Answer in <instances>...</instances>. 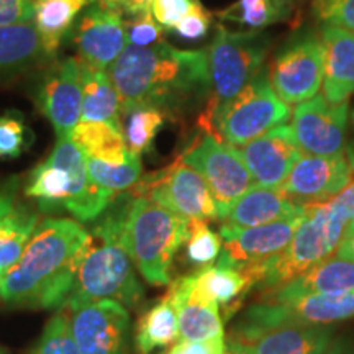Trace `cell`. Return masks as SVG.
<instances>
[{
	"label": "cell",
	"instance_id": "6da1fadb",
	"mask_svg": "<svg viewBox=\"0 0 354 354\" xmlns=\"http://www.w3.org/2000/svg\"><path fill=\"white\" fill-rule=\"evenodd\" d=\"M120 99V113L153 107L167 117L210 99L205 50H177L165 39L153 46L128 44L109 69Z\"/></svg>",
	"mask_w": 354,
	"mask_h": 354
},
{
	"label": "cell",
	"instance_id": "7a4b0ae2",
	"mask_svg": "<svg viewBox=\"0 0 354 354\" xmlns=\"http://www.w3.org/2000/svg\"><path fill=\"white\" fill-rule=\"evenodd\" d=\"M88 243L91 233L79 221L43 220L19 263L0 279V297L15 307H64Z\"/></svg>",
	"mask_w": 354,
	"mask_h": 354
},
{
	"label": "cell",
	"instance_id": "3957f363",
	"mask_svg": "<svg viewBox=\"0 0 354 354\" xmlns=\"http://www.w3.org/2000/svg\"><path fill=\"white\" fill-rule=\"evenodd\" d=\"M128 194L118 196L104 212L91 233L86 254L66 307L115 300L123 307H136L143 299V287L133 271V261L125 245V214Z\"/></svg>",
	"mask_w": 354,
	"mask_h": 354
},
{
	"label": "cell",
	"instance_id": "277c9868",
	"mask_svg": "<svg viewBox=\"0 0 354 354\" xmlns=\"http://www.w3.org/2000/svg\"><path fill=\"white\" fill-rule=\"evenodd\" d=\"M25 194L43 212L66 210L79 223L99 218L113 202L91 184L86 156L68 136L57 138L50 156L33 167Z\"/></svg>",
	"mask_w": 354,
	"mask_h": 354
},
{
	"label": "cell",
	"instance_id": "5b68a950",
	"mask_svg": "<svg viewBox=\"0 0 354 354\" xmlns=\"http://www.w3.org/2000/svg\"><path fill=\"white\" fill-rule=\"evenodd\" d=\"M190 221L172 214L148 197L128 194L125 245L133 264L153 286L171 284V266L180 246L187 241Z\"/></svg>",
	"mask_w": 354,
	"mask_h": 354
},
{
	"label": "cell",
	"instance_id": "8992f818",
	"mask_svg": "<svg viewBox=\"0 0 354 354\" xmlns=\"http://www.w3.org/2000/svg\"><path fill=\"white\" fill-rule=\"evenodd\" d=\"M349 221L333 201L307 203V212L289 246L266 263L256 264L258 287L264 292L277 289L335 256Z\"/></svg>",
	"mask_w": 354,
	"mask_h": 354
},
{
	"label": "cell",
	"instance_id": "52a82bcc",
	"mask_svg": "<svg viewBox=\"0 0 354 354\" xmlns=\"http://www.w3.org/2000/svg\"><path fill=\"white\" fill-rule=\"evenodd\" d=\"M271 44V37L258 30L232 32L223 25L216 26L215 37L207 51L210 99L202 115L205 130H212L215 118L264 69Z\"/></svg>",
	"mask_w": 354,
	"mask_h": 354
},
{
	"label": "cell",
	"instance_id": "ba28073f",
	"mask_svg": "<svg viewBox=\"0 0 354 354\" xmlns=\"http://www.w3.org/2000/svg\"><path fill=\"white\" fill-rule=\"evenodd\" d=\"M290 115L289 105L272 91L264 68L215 118L212 128L225 143L243 148L272 128L284 125Z\"/></svg>",
	"mask_w": 354,
	"mask_h": 354
},
{
	"label": "cell",
	"instance_id": "9c48e42d",
	"mask_svg": "<svg viewBox=\"0 0 354 354\" xmlns=\"http://www.w3.org/2000/svg\"><path fill=\"white\" fill-rule=\"evenodd\" d=\"M325 46L317 30H302L287 39L268 69L272 91L284 104H302L320 91Z\"/></svg>",
	"mask_w": 354,
	"mask_h": 354
},
{
	"label": "cell",
	"instance_id": "30bf717a",
	"mask_svg": "<svg viewBox=\"0 0 354 354\" xmlns=\"http://www.w3.org/2000/svg\"><path fill=\"white\" fill-rule=\"evenodd\" d=\"M180 161L196 169L209 185L220 218L251 185L253 177L234 146L225 143L214 131H207L190 146Z\"/></svg>",
	"mask_w": 354,
	"mask_h": 354
},
{
	"label": "cell",
	"instance_id": "8fae6325",
	"mask_svg": "<svg viewBox=\"0 0 354 354\" xmlns=\"http://www.w3.org/2000/svg\"><path fill=\"white\" fill-rule=\"evenodd\" d=\"M133 196L151 198L189 221L220 220L209 185L196 169L180 159L166 169L140 179Z\"/></svg>",
	"mask_w": 354,
	"mask_h": 354
},
{
	"label": "cell",
	"instance_id": "7c38bea8",
	"mask_svg": "<svg viewBox=\"0 0 354 354\" xmlns=\"http://www.w3.org/2000/svg\"><path fill=\"white\" fill-rule=\"evenodd\" d=\"M331 335L330 325H245L238 322L225 339V346L228 354H325Z\"/></svg>",
	"mask_w": 354,
	"mask_h": 354
},
{
	"label": "cell",
	"instance_id": "4fadbf2b",
	"mask_svg": "<svg viewBox=\"0 0 354 354\" xmlns=\"http://www.w3.org/2000/svg\"><path fill=\"white\" fill-rule=\"evenodd\" d=\"M292 133L299 148L315 156L344 154L349 102L331 104L323 95L297 104L292 112Z\"/></svg>",
	"mask_w": 354,
	"mask_h": 354
},
{
	"label": "cell",
	"instance_id": "5bb4252c",
	"mask_svg": "<svg viewBox=\"0 0 354 354\" xmlns=\"http://www.w3.org/2000/svg\"><path fill=\"white\" fill-rule=\"evenodd\" d=\"M354 317V292L348 294H310L287 300H268L251 305L241 317L245 325L307 323L331 325Z\"/></svg>",
	"mask_w": 354,
	"mask_h": 354
},
{
	"label": "cell",
	"instance_id": "9a60e30c",
	"mask_svg": "<svg viewBox=\"0 0 354 354\" xmlns=\"http://www.w3.org/2000/svg\"><path fill=\"white\" fill-rule=\"evenodd\" d=\"M69 37L81 63L104 71H109L128 46L127 21L122 13L97 0L79 15Z\"/></svg>",
	"mask_w": 354,
	"mask_h": 354
},
{
	"label": "cell",
	"instance_id": "2e32d148",
	"mask_svg": "<svg viewBox=\"0 0 354 354\" xmlns=\"http://www.w3.org/2000/svg\"><path fill=\"white\" fill-rule=\"evenodd\" d=\"M69 328L81 354H123L130 315L115 300H97L69 308Z\"/></svg>",
	"mask_w": 354,
	"mask_h": 354
},
{
	"label": "cell",
	"instance_id": "e0dca14e",
	"mask_svg": "<svg viewBox=\"0 0 354 354\" xmlns=\"http://www.w3.org/2000/svg\"><path fill=\"white\" fill-rule=\"evenodd\" d=\"M37 102L57 138H71L82 117V71L77 57L51 64L38 84Z\"/></svg>",
	"mask_w": 354,
	"mask_h": 354
},
{
	"label": "cell",
	"instance_id": "ac0fdd59",
	"mask_svg": "<svg viewBox=\"0 0 354 354\" xmlns=\"http://www.w3.org/2000/svg\"><path fill=\"white\" fill-rule=\"evenodd\" d=\"M354 169L344 154L315 156L302 153L281 190L299 203H322L338 196L353 180Z\"/></svg>",
	"mask_w": 354,
	"mask_h": 354
},
{
	"label": "cell",
	"instance_id": "d6986e66",
	"mask_svg": "<svg viewBox=\"0 0 354 354\" xmlns=\"http://www.w3.org/2000/svg\"><path fill=\"white\" fill-rule=\"evenodd\" d=\"M304 215L251 228H234L221 223L218 234L223 241V253L218 263L234 268L266 263L289 246Z\"/></svg>",
	"mask_w": 354,
	"mask_h": 354
},
{
	"label": "cell",
	"instance_id": "ffe728a7",
	"mask_svg": "<svg viewBox=\"0 0 354 354\" xmlns=\"http://www.w3.org/2000/svg\"><path fill=\"white\" fill-rule=\"evenodd\" d=\"M240 156L261 187L281 189L297 159L302 156L290 125H279L238 149Z\"/></svg>",
	"mask_w": 354,
	"mask_h": 354
},
{
	"label": "cell",
	"instance_id": "44dd1931",
	"mask_svg": "<svg viewBox=\"0 0 354 354\" xmlns=\"http://www.w3.org/2000/svg\"><path fill=\"white\" fill-rule=\"evenodd\" d=\"M169 292L179 318V342L202 343L225 338L218 304L203 294L196 282V274L177 279Z\"/></svg>",
	"mask_w": 354,
	"mask_h": 354
},
{
	"label": "cell",
	"instance_id": "7402d4cb",
	"mask_svg": "<svg viewBox=\"0 0 354 354\" xmlns=\"http://www.w3.org/2000/svg\"><path fill=\"white\" fill-rule=\"evenodd\" d=\"M307 212V203H299L287 197L281 189L251 185L234 201L221 216V223L234 228H251L300 216Z\"/></svg>",
	"mask_w": 354,
	"mask_h": 354
},
{
	"label": "cell",
	"instance_id": "603a6c76",
	"mask_svg": "<svg viewBox=\"0 0 354 354\" xmlns=\"http://www.w3.org/2000/svg\"><path fill=\"white\" fill-rule=\"evenodd\" d=\"M325 46V74L323 92L331 104L349 102L354 95V33L342 26H322Z\"/></svg>",
	"mask_w": 354,
	"mask_h": 354
},
{
	"label": "cell",
	"instance_id": "cb8c5ba5",
	"mask_svg": "<svg viewBox=\"0 0 354 354\" xmlns=\"http://www.w3.org/2000/svg\"><path fill=\"white\" fill-rule=\"evenodd\" d=\"M354 292V263L331 256L277 289L266 292L268 300H287L310 294Z\"/></svg>",
	"mask_w": 354,
	"mask_h": 354
},
{
	"label": "cell",
	"instance_id": "d4e9b609",
	"mask_svg": "<svg viewBox=\"0 0 354 354\" xmlns=\"http://www.w3.org/2000/svg\"><path fill=\"white\" fill-rule=\"evenodd\" d=\"M51 59L55 57L48 55L33 21L0 26V77L25 73Z\"/></svg>",
	"mask_w": 354,
	"mask_h": 354
},
{
	"label": "cell",
	"instance_id": "484cf974",
	"mask_svg": "<svg viewBox=\"0 0 354 354\" xmlns=\"http://www.w3.org/2000/svg\"><path fill=\"white\" fill-rule=\"evenodd\" d=\"M196 282L203 294L228 310L230 313L236 310V302H241L243 297L251 287L258 286V276L253 266L234 268V266L216 263L207 266L196 272Z\"/></svg>",
	"mask_w": 354,
	"mask_h": 354
},
{
	"label": "cell",
	"instance_id": "4316f807",
	"mask_svg": "<svg viewBox=\"0 0 354 354\" xmlns=\"http://www.w3.org/2000/svg\"><path fill=\"white\" fill-rule=\"evenodd\" d=\"M92 2L95 0H37L33 25L51 57L56 56L63 39L73 32L79 15Z\"/></svg>",
	"mask_w": 354,
	"mask_h": 354
},
{
	"label": "cell",
	"instance_id": "83f0119b",
	"mask_svg": "<svg viewBox=\"0 0 354 354\" xmlns=\"http://www.w3.org/2000/svg\"><path fill=\"white\" fill-rule=\"evenodd\" d=\"M81 63V61H79ZM82 71V117L81 122H105L122 128L120 99L109 71L81 63Z\"/></svg>",
	"mask_w": 354,
	"mask_h": 354
},
{
	"label": "cell",
	"instance_id": "f1b7e54d",
	"mask_svg": "<svg viewBox=\"0 0 354 354\" xmlns=\"http://www.w3.org/2000/svg\"><path fill=\"white\" fill-rule=\"evenodd\" d=\"M179 342V318L169 290L151 308L146 310L136 326V348L140 354H153Z\"/></svg>",
	"mask_w": 354,
	"mask_h": 354
},
{
	"label": "cell",
	"instance_id": "f546056e",
	"mask_svg": "<svg viewBox=\"0 0 354 354\" xmlns=\"http://www.w3.org/2000/svg\"><path fill=\"white\" fill-rule=\"evenodd\" d=\"M71 140L86 158H97L102 161L118 162L128 158V149L122 128L105 122H79Z\"/></svg>",
	"mask_w": 354,
	"mask_h": 354
},
{
	"label": "cell",
	"instance_id": "4dcf8cb0",
	"mask_svg": "<svg viewBox=\"0 0 354 354\" xmlns=\"http://www.w3.org/2000/svg\"><path fill=\"white\" fill-rule=\"evenodd\" d=\"M86 165L91 184L112 201L118 197V194L135 187L143 172L141 159L135 153H130L127 159L118 162L86 158Z\"/></svg>",
	"mask_w": 354,
	"mask_h": 354
},
{
	"label": "cell",
	"instance_id": "1f68e13d",
	"mask_svg": "<svg viewBox=\"0 0 354 354\" xmlns=\"http://www.w3.org/2000/svg\"><path fill=\"white\" fill-rule=\"evenodd\" d=\"M294 13V0H236L218 12V19L230 24L261 30L289 21Z\"/></svg>",
	"mask_w": 354,
	"mask_h": 354
},
{
	"label": "cell",
	"instance_id": "d6a6232c",
	"mask_svg": "<svg viewBox=\"0 0 354 354\" xmlns=\"http://www.w3.org/2000/svg\"><path fill=\"white\" fill-rule=\"evenodd\" d=\"M37 225L38 215L25 207H15L0 221V279L19 263Z\"/></svg>",
	"mask_w": 354,
	"mask_h": 354
},
{
	"label": "cell",
	"instance_id": "836d02e7",
	"mask_svg": "<svg viewBox=\"0 0 354 354\" xmlns=\"http://www.w3.org/2000/svg\"><path fill=\"white\" fill-rule=\"evenodd\" d=\"M167 115L153 107L133 109L122 115L125 143L131 153L145 154L151 151L158 133L165 127Z\"/></svg>",
	"mask_w": 354,
	"mask_h": 354
},
{
	"label": "cell",
	"instance_id": "e575fe53",
	"mask_svg": "<svg viewBox=\"0 0 354 354\" xmlns=\"http://www.w3.org/2000/svg\"><path fill=\"white\" fill-rule=\"evenodd\" d=\"M187 261L198 268H207L221 253V238L215 233L207 221H190L187 238Z\"/></svg>",
	"mask_w": 354,
	"mask_h": 354
},
{
	"label": "cell",
	"instance_id": "d590c367",
	"mask_svg": "<svg viewBox=\"0 0 354 354\" xmlns=\"http://www.w3.org/2000/svg\"><path fill=\"white\" fill-rule=\"evenodd\" d=\"M30 354H81L71 333L66 313H57L46 323L37 346Z\"/></svg>",
	"mask_w": 354,
	"mask_h": 354
},
{
	"label": "cell",
	"instance_id": "8d00e7d4",
	"mask_svg": "<svg viewBox=\"0 0 354 354\" xmlns=\"http://www.w3.org/2000/svg\"><path fill=\"white\" fill-rule=\"evenodd\" d=\"M28 127L20 113L0 115V159H15L28 148Z\"/></svg>",
	"mask_w": 354,
	"mask_h": 354
},
{
	"label": "cell",
	"instance_id": "74e56055",
	"mask_svg": "<svg viewBox=\"0 0 354 354\" xmlns=\"http://www.w3.org/2000/svg\"><path fill=\"white\" fill-rule=\"evenodd\" d=\"M162 28L149 12L141 13V15L131 17L127 24L128 44L136 48H148L159 41H162Z\"/></svg>",
	"mask_w": 354,
	"mask_h": 354
},
{
	"label": "cell",
	"instance_id": "f35d334b",
	"mask_svg": "<svg viewBox=\"0 0 354 354\" xmlns=\"http://www.w3.org/2000/svg\"><path fill=\"white\" fill-rule=\"evenodd\" d=\"M197 0H153L149 13L165 30H174L176 25L192 10Z\"/></svg>",
	"mask_w": 354,
	"mask_h": 354
},
{
	"label": "cell",
	"instance_id": "ab89813d",
	"mask_svg": "<svg viewBox=\"0 0 354 354\" xmlns=\"http://www.w3.org/2000/svg\"><path fill=\"white\" fill-rule=\"evenodd\" d=\"M210 26V13L207 12L202 3L197 0L196 6L192 7V10L176 25L174 32L179 38L187 39V41H197V39H203L209 35Z\"/></svg>",
	"mask_w": 354,
	"mask_h": 354
},
{
	"label": "cell",
	"instance_id": "60d3db41",
	"mask_svg": "<svg viewBox=\"0 0 354 354\" xmlns=\"http://www.w3.org/2000/svg\"><path fill=\"white\" fill-rule=\"evenodd\" d=\"M37 0H0V26L30 24Z\"/></svg>",
	"mask_w": 354,
	"mask_h": 354
},
{
	"label": "cell",
	"instance_id": "b9f144b4",
	"mask_svg": "<svg viewBox=\"0 0 354 354\" xmlns=\"http://www.w3.org/2000/svg\"><path fill=\"white\" fill-rule=\"evenodd\" d=\"M320 20L328 25L342 26L354 33V0H336L320 17Z\"/></svg>",
	"mask_w": 354,
	"mask_h": 354
},
{
	"label": "cell",
	"instance_id": "7bdbcfd3",
	"mask_svg": "<svg viewBox=\"0 0 354 354\" xmlns=\"http://www.w3.org/2000/svg\"><path fill=\"white\" fill-rule=\"evenodd\" d=\"M225 338L212 339V342H179L171 349L169 354H225Z\"/></svg>",
	"mask_w": 354,
	"mask_h": 354
},
{
	"label": "cell",
	"instance_id": "ee69618b",
	"mask_svg": "<svg viewBox=\"0 0 354 354\" xmlns=\"http://www.w3.org/2000/svg\"><path fill=\"white\" fill-rule=\"evenodd\" d=\"M336 258H343L354 263V220L349 221L343 232V238L339 241L338 250L335 253Z\"/></svg>",
	"mask_w": 354,
	"mask_h": 354
},
{
	"label": "cell",
	"instance_id": "f6af8a7d",
	"mask_svg": "<svg viewBox=\"0 0 354 354\" xmlns=\"http://www.w3.org/2000/svg\"><path fill=\"white\" fill-rule=\"evenodd\" d=\"M338 209H342L348 215L349 220H354V179L349 183L348 187H344L338 196L331 198Z\"/></svg>",
	"mask_w": 354,
	"mask_h": 354
},
{
	"label": "cell",
	"instance_id": "bcb514c9",
	"mask_svg": "<svg viewBox=\"0 0 354 354\" xmlns=\"http://www.w3.org/2000/svg\"><path fill=\"white\" fill-rule=\"evenodd\" d=\"M153 0H128L125 8H123V15L131 17L141 15V13L149 12V6H151Z\"/></svg>",
	"mask_w": 354,
	"mask_h": 354
},
{
	"label": "cell",
	"instance_id": "7dc6e473",
	"mask_svg": "<svg viewBox=\"0 0 354 354\" xmlns=\"http://www.w3.org/2000/svg\"><path fill=\"white\" fill-rule=\"evenodd\" d=\"M15 197L13 192L8 189H0V221L15 209Z\"/></svg>",
	"mask_w": 354,
	"mask_h": 354
},
{
	"label": "cell",
	"instance_id": "c3c4849f",
	"mask_svg": "<svg viewBox=\"0 0 354 354\" xmlns=\"http://www.w3.org/2000/svg\"><path fill=\"white\" fill-rule=\"evenodd\" d=\"M325 354H354L353 349L349 344L344 342V339H335V342L330 343L328 349H326Z\"/></svg>",
	"mask_w": 354,
	"mask_h": 354
},
{
	"label": "cell",
	"instance_id": "681fc988",
	"mask_svg": "<svg viewBox=\"0 0 354 354\" xmlns=\"http://www.w3.org/2000/svg\"><path fill=\"white\" fill-rule=\"evenodd\" d=\"M336 2V0H313V8H315L318 19L325 13L328 8L333 6V3Z\"/></svg>",
	"mask_w": 354,
	"mask_h": 354
},
{
	"label": "cell",
	"instance_id": "f907efd6",
	"mask_svg": "<svg viewBox=\"0 0 354 354\" xmlns=\"http://www.w3.org/2000/svg\"><path fill=\"white\" fill-rule=\"evenodd\" d=\"M349 159V165L353 166L354 169V112H353V135H351V140H349L348 143V156Z\"/></svg>",
	"mask_w": 354,
	"mask_h": 354
},
{
	"label": "cell",
	"instance_id": "816d5d0a",
	"mask_svg": "<svg viewBox=\"0 0 354 354\" xmlns=\"http://www.w3.org/2000/svg\"><path fill=\"white\" fill-rule=\"evenodd\" d=\"M0 354H6V353H3V351H2V349H0Z\"/></svg>",
	"mask_w": 354,
	"mask_h": 354
},
{
	"label": "cell",
	"instance_id": "f5cc1de1",
	"mask_svg": "<svg viewBox=\"0 0 354 354\" xmlns=\"http://www.w3.org/2000/svg\"><path fill=\"white\" fill-rule=\"evenodd\" d=\"M225 354H228V353H225Z\"/></svg>",
	"mask_w": 354,
	"mask_h": 354
},
{
	"label": "cell",
	"instance_id": "db71d44e",
	"mask_svg": "<svg viewBox=\"0 0 354 354\" xmlns=\"http://www.w3.org/2000/svg\"><path fill=\"white\" fill-rule=\"evenodd\" d=\"M0 299H2V297H0Z\"/></svg>",
	"mask_w": 354,
	"mask_h": 354
}]
</instances>
